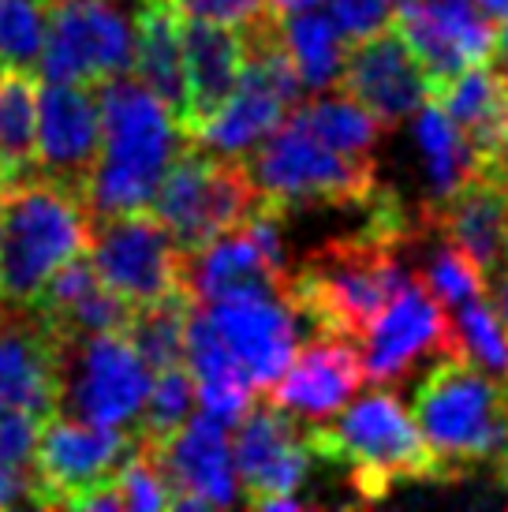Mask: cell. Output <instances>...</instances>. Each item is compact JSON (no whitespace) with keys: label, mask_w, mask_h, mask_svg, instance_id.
Masks as SVG:
<instances>
[{"label":"cell","mask_w":508,"mask_h":512,"mask_svg":"<svg viewBox=\"0 0 508 512\" xmlns=\"http://www.w3.org/2000/svg\"><path fill=\"white\" fill-rule=\"evenodd\" d=\"M479 8L486 15H490V19H494V23H501V19H508V0H479Z\"/></svg>","instance_id":"37"},{"label":"cell","mask_w":508,"mask_h":512,"mask_svg":"<svg viewBox=\"0 0 508 512\" xmlns=\"http://www.w3.org/2000/svg\"><path fill=\"white\" fill-rule=\"evenodd\" d=\"M131 68L142 86H150L172 120L184 131L187 120V72H184V15L172 0L135 4V53Z\"/></svg>","instance_id":"22"},{"label":"cell","mask_w":508,"mask_h":512,"mask_svg":"<svg viewBox=\"0 0 508 512\" xmlns=\"http://www.w3.org/2000/svg\"><path fill=\"white\" fill-rule=\"evenodd\" d=\"M202 307L210 314L228 356L236 359V367L243 370V378L254 385L258 397L281 378L296 356V341L307 333L288 296H277V292L232 296L202 303Z\"/></svg>","instance_id":"13"},{"label":"cell","mask_w":508,"mask_h":512,"mask_svg":"<svg viewBox=\"0 0 508 512\" xmlns=\"http://www.w3.org/2000/svg\"><path fill=\"white\" fill-rule=\"evenodd\" d=\"M135 8L120 0H49L38 75L57 83L101 86L131 72Z\"/></svg>","instance_id":"7"},{"label":"cell","mask_w":508,"mask_h":512,"mask_svg":"<svg viewBox=\"0 0 508 512\" xmlns=\"http://www.w3.org/2000/svg\"><path fill=\"white\" fill-rule=\"evenodd\" d=\"M86 262L94 266L101 285L127 299L131 307L154 303L176 288H187V255L150 206L127 210V214L90 217Z\"/></svg>","instance_id":"9"},{"label":"cell","mask_w":508,"mask_h":512,"mask_svg":"<svg viewBox=\"0 0 508 512\" xmlns=\"http://www.w3.org/2000/svg\"><path fill=\"white\" fill-rule=\"evenodd\" d=\"M172 4L184 19H210V23H225L236 30H247L273 15L269 0H172Z\"/></svg>","instance_id":"33"},{"label":"cell","mask_w":508,"mask_h":512,"mask_svg":"<svg viewBox=\"0 0 508 512\" xmlns=\"http://www.w3.org/2000/svg\"><path fill=\"white\" fill-rule=\"evenodd\" d=\"M86 243L90 206L71 187L42 172L0 187V303H30Z\"/></svg>","instance_id":"4"},{"label":"cell","mask_w":508,"mask_h":512,"mask_svg":"<svg viewBox=\"0 0 508 512\" xmlns=\"http://www.w3.org/2000/svg\"><path fill=\"white\" fill-rule=\"evenodd\" d=\"M0 187H4V184H0Z\"/></svg>","instance_id":"38"},{"label":"cell","mask_w":508,"mask_h":512,"mask_svg":"<svg viewBox=\"0 0 508 512\" xmlns=\"http://www.w3.org/2000/svg\"><path fill=\"white\" fill-rule=\"evenodd\" d=\"M198 408V385L195 374L187 363H176V367L157 370V378L150 382V393L142 400V412L135 419V430H139L142 441H165L176 427H184L187 419L195 415Z\"/></svg>","instance_id":"30"},{"label":"cell","mask_w":508,"mask_h":512,"mask_svg":"<svg viewBox=\"0 0 508 512\" xmlns=\"http://www.w3.org/2000/svg\"><path fill=\"white\" fill-rule=\"evenodd\" d=\"M411 135H415V146L423 154L426 187H430V199L419 210H430V206L452 199L479 172V161L471 154L467 139L434 101H426L423 109L411 113Z\"/></svg>","instance_id":"26"},{"label":"cell","mask_w":508,"mask_h":512,"mask_svg":"<svg viewBox=\"0 0 508 512\" xmlns=\"http://www.w3.org/2000/svg\"><path fill=\"white\" fill-rule=\"evenodd\" d=\"M262 202L243 157H217L187 139L154 191V210L184 255L240 228Z\"/></svg>","instance_id":"6"},{"label":"cell","mask_w":508,"mask_h":512,"mask_svg":"<svg viewBox=\"0 0 508 512\" xmlns=\"http://www.w3.org/2000/svg\"><path fill=\"white\" fill-rule=\"evenodd\" d=\"M195 296L187 288H176L169 296L142 303L127 318V341L135 344V352L142 356V363L154 370L176 367L184 363L187 352V318H191Z\"/></svg>","instance_id":"28"},{"label":"cell","mask_w":508,"mask_h":512,"mask_svg":"<svg viewBox=\"0 0 508 512\" xmlns=\"http://www.w3.org/2000/svg\"><path fill=\"white\" fill-rule=\"evenodd\" d=\"M337 90L370 109L385 128L411 120V113L430 101V79L396 23H385L367 38L348 42Z\"/></svg>","instance_id":"17"},{"label":"cell","mask_w":508,"mask_h":512,"mask_svg":"<svg viewBox=\"0 0 508 512\" xmlns=\"http://www.w3.org/2000/svg\"><path fill=\"white\" fill-rule=\"evenodd\" d=\"M187 292L202 303L232 296H254V292H288V273L277 270L243 228H232L225 236L198 247L195 255H187L184 266Z\"/></svg>","instance_id":"21"},{"label":"cell","mask_w":508,"mask_h":512,"mask_svg":"<svg viewBox=\"0 0 508 512\" xmlns=\"http://www.w3.org/2000/svg\"><path fill=\"white\" fill-rule=\"evenodd\" d=\"M452 329H456L460 352H464L475 367L508 382V329L494 314L490 299L475 296V299H467V303H460Z\"/></svg>","instance_id":"31"},{"label":"cell","mask_w":508,"mask_h":512,"mask_svg":"<svg viewBox=\"0 0 508 512\" xmlns=\"http://www.w3.org/2000/svg\"><path fill=\"white\" fill-rule=\"evenodd\" d=\"M307 434L318 460L348 471L359 501H381L400 483H434L430 449L393 385L370 389Z\"/></svg>","instance_id":"3"},{"label":"cell","mask_w":508,"mask_h":512,"mask_svg":"<svg viewBox=\"0 0 508 512\" xmlns=\"http://www.w3.org/2000/svg\"><path fill=\"white\" fill-rule=\"evenodd\" d=\"M150 393V367L124 329L60 341L57 412L98 427H135Z\"/></svg>","instance_id":"8"},{"label":"cell","mask_w":508,"mask_h":512,"mask_svg":"<svg viewBox=\"0 0 508 512\" xmlns=\"http://www.w3.org/2000/svg\"><path fill=\"white\" fill-rule=\"evenodd\" d=\"M150 449L169 486V509H228L240 501L228 423L217 415H191L184 427Z\"/></svg>","instance_id":"15"},{"label":"cell","mask_w":508,"mask_h":512,"mask_svg":"<svg viewBox=\"0 0 508 512\" xmlns=\"http://www.w3.org/2000/svg\"><path fill=\"white\" fill-rule=\"evenodd\" d=\"M411 419L434 460V483L464 479L505 445L508 382L479 370L467 356H445L419 374Z\"/></svg>","instance_id":"2"},{"label":"cell","mask_w":508,"mask_h":512,"mask_svg":"<svg viewBox=\"0 0 508 512\" xmlns=\"http://www.w3.org/2000/svg\"><path fill=\"white\" fill-rule=\"evenodd\" d=\"M393 23L430 79V94L467 68L486 64L494 49V19L479 0H404L396 4Z\"/></svg>","instance_id":"14"},{"label":"cell","mask_w":508,"mask_h":512,"mask_svg":"<svg viewBox=\"0 0 508 512\" xmlns=\"http://www.w3.org/2000/svg\"><path fill=\"white\" fill-rule=\"evenodd\" d=\"M314 460L318 456L311 449L307 423H299L296 415L277 408L273 400L254 397L232 438V464L247 505L262 509L269 498L296 494L307 483Z\"/></svg>","instance_id":"12"},{"label":"cell","mask_w":508,"mask_h":512,"mask_svg":"<svg viewBox=\"0 0 508 512\" xmlns=\"http://www.w3.org/2000/svg\"><path fill=\"white\" fill-rule=\"evenodd\" d=\"M254 184L266 199L292 206H367L378 191V157H348L322 143L296 113H288L251 150Z\"/></svg>","instance_id":"5"},{"label":"cell","mask_w":508,"mask_h":512,"mask_svg":"<svg viewBox=\"0 0 508 512\" xmlns=\"http://www.w3.org/2000/svg\"><path fill=\"white\" fill-rule=\"evenodd\" d=\"M505 94L508 86L490 64H475L438 86L430 101L441 105V113L449 116L467 139L471 154L479 161V172L494 161L497 143H501V116H505Z\"/></svg>","instance_id":"23"},{"label":"cell","mask_w":508,"mask_h":512,"mask_svg":"<svg viewBox=\"0 0 508 512\" xmlns=\"http://www.w3.org/2000/svg\"><path fill=\"white\" fill-rule=\"evenodd\" d=\"M277 27H281V42L288 49V60H292L303 90H311V94L337 90L348 38L333 23V15L318 12V4H314V8H299V12H284L277 19Z\"/></svg>","instance_id":"25"},{"label":"cell","mask_w":508,"mask_h":512,"mask_svg":"<svg viewBox=\"0 0 508 512\" xmlns=\"http://www.w3.org/2000/svg\"><path fill=\"white\" fill-rule=\"evenodd\" d=\"M135 427H98L79 415H45L38 427L34 464L42 479V509H71L83 490L116 479L124 460L135 453Z\"/></svg>","instance_id":"11"},{"label":"cell","mask_w":508,"mask_h":512,"mask_svg":"<svg viewBox=\"0 0 508 512\" xmlns=\"http://www.w3.org/2000/svg\"><path fill=\"white\" fill-rule=\"evenodd\" d=\"M396 4L400 0H329V15L344 30V38L355 42V38H367L385 23H393Z\"/></svg>","instance_id":"34"},{"label":"cell","mask_w":508,"mask_h":512,"mask_svg":"<svg viewBox=\"0 0 508 512\" xmlns=\"http://www.w3.org/2000/svg\"><path fill=\"white\" fill-rule=\"evenodd\" d=\"M247 38L243 30L210 23V19H184V72H187V120L184 135H195L210 120L240 83Z\"/></svg>","instance_id":"20"},{"label":"cell","mask_w":508,"mask_h":512,"mask_svg":"<svg viewBox=\"0 0 508 512\" xmlns=\"http://www.w3.org/2000/svg\"><path fill=\"white\" fill-rule=\"evenodd\" d=\"M38 83L34 68L0 64V184L38 172Z\"/></svg>","instance_id":"24"},{"label":"cell","mask_w":508,"mask_h":512,"mask_svg":"<svg viewBox=\"0 0 508 512\" xmlns=\"http://www.w3.org/2000/svg\"><path fill=\"white\" fill-rule=\"evenodd\" d=\"M314 4H322V0H269V8H273L277 15L299 12V8H314Z\"/></svg>","instance_id":"36"},{"label":"cell","mask_w":508,"mask_h":512,"mask_svg":"<svg viewBox=\"0 0 508 512\" xmlns=\"http://www.w3.org/2000/svg\"><path fill=\"white\" fill-rule=\"evenodd\" d=\"M101 154L98 86L38 83V172L86 199L90 172Z\"/></svg>","instance_id":"18"},{"label":"cell","mask_w":508,"mask_h":512,"mask_svg":"<svg viewBox=\"0 0 508 512\" xmlns=\"http://www.w3.org/2000/svg\"><path fill=\"white\" fill-rule=\"evenodd\" d=\"M49 0H0V64L34 68L45 42Z\"/></svg>","instance_id":"32"},{"label":"cell","mask_w":508,"mask_h":512,"mask_svg":"<svg viewBox=\"0 0 508 512\" xmlns=\"http://www.w3.org/2000/svg\"><path fill=\"white\" fill-rule=\"evenodd\" d=\"M363 385V363L359 348L348 337H314L284 374L269 385L262 397L273 400L277 408L292 412L299 423H325L329 415H337L352 393Z\"/></svg>","instance_id":"19"},{"label":"cell","mask_w":508,"mask_h":512,"mask_svg":"<svg viewBox=\"0 0 508 512\" xmlns=\"http://www.w3.org/2000/svg\"><path fill=\"white\" fill-rule=\"evenodd\" d=\"M42 415L15 412L0 419V509L38 505L42 509V479L34 464Z\"/></svg>","instance_id":"29"},{"label":"cell","mask_w":508,"mask_h":512,"mask_svg":"<svg viewBox=\"0 0 508 512\" xmlns=\"http://www.w3.org/2000/svg\"><path fill=\"white\" fill-rule=\"evenodd\" d=\"M101 154L86 184L90 217L127 214L154 202V191L187 135L150 86L116 75L98 86Z\"/></svg>","instance_id":"1"},{"label":"cell","mask_w":508,"mask_h":512,"mask_svg":"<svg viewBox=\"0 0 508 512\" xmlns=\"http://www.w3.org/2000/svg\"><path fill=\"white\" fill-rule=\"evenodd\" d=\"M482 172H490V176H497V180H505L508 184V94H505V116H501V143H497L494 161H490Z\"/></svg>","instance_id":"35"},{"label":"cell","mask_w":508,"mask_h":512,"mask_svg":"<svg viewBox=\"0 0 508 512\" xmlns=\"http://www.w3.org/2000/svg\"><path fill=\"white\" fill-rule=\"evenodd\" d=\"M292 113H296L322 143H329L333 150H340V154L378 157V143H381L385 124H381L370 109H363L355 98H348L344 90H340V94H333V90L311 94V98L299 101Z\"/></svg>","instance_id":"27"},{"label":"cell","mask_w":508,"mask_h":512,"mask_svg":"<svg viewBox=\"0 0 508 512\" xmlns=\"http://www.w3.org/2000/svg\"><path fill=\"white\" fill-rule=\"evenodd\" d=\"M363 378L374 385H396L411 378L415 370L423 374L430 363L445 356H464L452 318L445 314L434 292L423 285L419 273H411L370 326L355 337Z\"/></svg>","instance_id":"10"},{"label":"cell","mask_w":508,"mask_h":512,"mask_svg":"<svg viewBox=\"0 0 508 512\" xmlns=\"http://www.w3.org/2000/svg\"><path fill=\"white\" fill-rule=\"evenodd\" d=\"M60 341V329L34 303H0V419L57 412Z\"/></svg>","instance_id":"16"}]
</instances>
